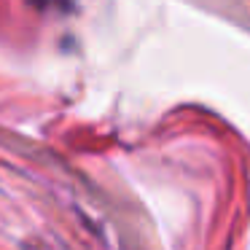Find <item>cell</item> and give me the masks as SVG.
<instances>
[{"label": "cell", "instance_id": "obj_1", "mask_svg": "<svg viewBox=\"0 0 250 250\" xmlns=\"http://www.w3.org/2000/svg\"><path fill=\"white\" fill-rule=\"evenodd\" d=\"M35 6H41V8H51V6H57V8H65L70 0H33Z\"/></svg>", "mask_w": 250, "mask_h": 250}]
</instances>
